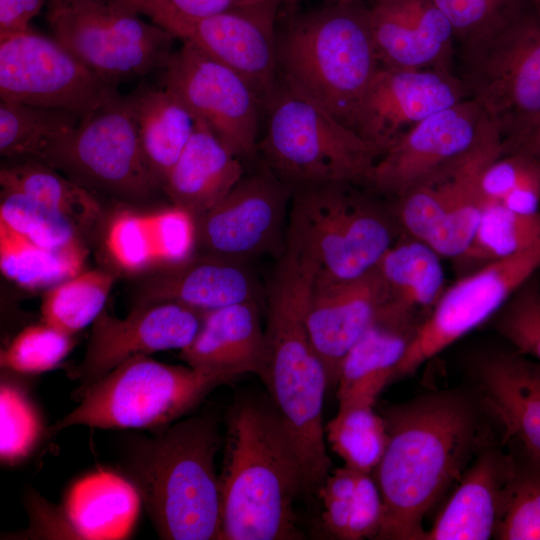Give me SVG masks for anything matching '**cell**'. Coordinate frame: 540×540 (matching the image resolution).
Segmentation results:
<instances>
[{
  "label": "cell",
  "instance_id": "obj_18",
  "mask_svg": "<svg viewBox=\"0 0 540 540\" xmlns=\"http://www.w3.org/2000/svg\"><path fill=\"white\" fill-rule=\"evenodd\" d=\"M293 187L267 166L242 178L195 219L197 250L247 262L281 246Z\"/></svg>",
  "mask_w": 540,
  "mask_h": 540
},
{
  "label": "cell",
  "instance_id": "obj_44",
  "mask_svg": "<svg viewBox=\"0 0 540 540\" xmlns=\"http://www.w3.org/2000/svg\"><path fill=\"white\" fill-rule=\"evenodd\" d=\"M492 321L515 350L540 362V281L536 275L518 288Z\"/></svg>",
  "mask_w": 540,
  "mask_h": 540
},
{
  "label": "cell",
  "instance_id": "obj_40",
  "mask_svg": "<svg viewBox=\"0 0 540 540\" xmlns=\"http://www.w3.org/2000/svg\"><path fill=\"white\" fill-rule=\"evenodd\" d=\"M486 202L518 213L540 211V161L524 152L501 154L485 167L480 181Z\"/></svg>",
  "mask_w": 540,
  "mask_h": 540
},
{
  "label": "cell",
  "instance_id": "obj_8",
  "mask_svg": "<svg viewBox=\"0 0 540 540\" xmlns=\"http://www.w3.org/2000/svg\"><path fill=\"white\" fill-rule=\"evenodd\" d=\"M462 46L468 97L498 129L502 154L517 151L540 125V18L526 7Z\"/></svg>",
  "mask_w": 540,
  "mask_h": 540
},
{
  "label": "cell",
  "instance_id": "obj_5",
  "mask_svg": "<svg viewBox=\"0 0 540 540\" xmlns=\"http://www.w3.org/2000/svg\"><path fill=\"white\" fill-rule=\"evenodd\" d=\"M221 436L211 417L167 427L136 451L133 471L161 538L220 539L222 496L215 457Z\"/></svg>",
  "mask_w": 540,
  "mask_h": 540
},
{
  "label": "cell",
  "instance_id": "obj_53",
  "mask_svg": "<svg viewBox=\"0 0 540 540\" xmlns=\"http://www.w3.org/2000/svg\"><path fill=\"white\" fill-rule=\"evenodd\" d=\"M331 2H347V3H365L367 1H371L373 3L378 2L380 0H330Z\"/></svg>",
  "mask_w": 540,
  "mask_h": 540
},
{
  "label": "cell",
  "instance_id": "obj_36",
  "mask_svg": "<svg viewBox=\"0 0 540 540\" xmlns=\"http://www.w3.org/2000/svg\"><path fill=\"white\" fill-rule=\"evenodd\" d=\"M540 240V211L514 212L495 202H486L473 239L457 258L459 275L488 262L522 251Z\"/></svg>",
  "mask_w": 540,
  "mask_h": 540
},
{
  "label": "cell",
  "instance_id": "obj_19",
  "mask_svg": "<svg viewBox=\"0 0 540 540\" xmlns=\"http://www.w3.org/2000/svg\"><path fill=\"white\" fill-rule=\"evenodd\" d=\"M467 98L463 81L447 68L380 65L357 110L354 131L382 154L411 127Z\"/></svg>",
  "mask_w": 540,
  "mask_h": 540
},
{
  "label": "cell",
  "instance_id": "obj_3",
  "mask_svg": "<svg viewBox=\"0 0 540 540\" xmlns=\"http://www.w3.org/2000/svg\"><path fill=\"white\" fill-rule=\"evenodd\" d=\"M222 540L303 539L294 502L306 493L297 446L270 403H236L227 419L223 468Z\"/></svg>",
  "mask_w": 540,
  "mask_h": 540
},
{
  "label": "cell",
  "instance_id": "obj_22",
  "mask_svg": "<svg viewBox=\"0 0 540 540\" xmlns=\"http://www.w3.org/2000/svg\"><path fill=\"white\" fill-rule=\"evenodd\" d=\"M257 280L246 262L196 250L186 260L147 275L136 286L133 307L172 302L200 311L255 301Z\"/></svg>",
  "mask_w": 540,
  "mask_h": 540
},
{
  "label": "cell",
  "instance_id": "obj_52",
  "mask_svg": "<svg viewBox=\"0 0 540 540\" xmlns=\"http://www.w3.org/2000/svg\"><path fill=\"white\" fill-rule=\"evenodd\" d=\"M531 10L540 18V0H529Z\"/></svg>",
  "mask_w": 540,
  "mask_h": 540
},
{
  "label": "cell",
  "instance_id": "obj_38",
  "mask_svg": "<svg viewBox=\"0 0 540 540\" xmlns=\"http://www.w3.org/2000/svg\"><path fill=\"white\" fill-rule=\"evenodd\" d=\"M325 437L344 465L372 474L380 463L388 435L382 415L374 405H339L325 425Z\"/></svg>",
  "mask_w": 540,
  "mask_h": 540
},
{
  "label": "cell",
  "instance_id": "obj_15",
  "mask_svg": "<svg viewBox=\"0 0 540 540\" xmlns=\"http://www.w3.org/2000/svg\"><path fill=\"white\" fill-rule=\"evenodd\" d=\"M163 84L234 155L241 160L259 156L263 105L237 72L182 42L164 68Z\"/></svg>",
  "mask_w": 540,
  "mask_h": 540
},
{
  "label": "cell",
  "instance_id": "obj_24",
  "mask_svg": "<svg viewBox=\"0 0 540 540\" xmlns=\"http://www.w3.org/2000/svg\"><path fill=\"white\" fill-rule=\"evenodd\" d=\"M370 22L381 65L449 69L455 34L436 0H380Z\"/></svg>",
  "mask_w": 540,
  "mask_h": 540
},
{
  "label": "cell",
  "instance_id": "obj_25",
  "mask_svg": "<svg viewBox=\"0 0 540 540\" xmlns=\"http://www.w3.org/2000/svg\"><path fill=\"white\" fill-rule=\"evenodd\" d=\"M473 376L484 410L515 439L540 455V362L513 350L479 355Z\"/></svg>",
  "mask_w": 540,
  "mask_h": 540
},
{
  "label": "cell",
  "instance_id": "obj_26",
  "mask_svg": "<svg viewBox=\"0 0 540 540\" xmlns=\"http://www.w3.org/2000/svg\"><path fill=\"white\" fill-rule=\"evenodd\" d=\"M179 357L188 366L227 382L246 373L259 375L265 359V336L258 302L205 311L199 331L180 350Z\"/></svg>",
  "mask_w": 540,
  "mask_h": 540
},
{
  "label": "cell",
  "instance_id": "obj_13",
  "mask_svg": "<svg viewBox=\"0 0 540 540\" xmlns=\"http://www.w3.org/2000/svg\"><path fill=\"white\" fill-rule=\"evenodd\" d=\"M118 93L54 37L31 28L0 38L1 100L55 109L78 119Z\"/></svg>",
  "mask_w": 540,
  "mask_h": 540
},
{
  "label": "cell",
  "instance_id": "obj_33",
  "mask_svg": "<svg viewBox=\"0 0 540 540\" xmlns=\"http://www.w3.org/2000/svg\"><path fill=\"white\" fill-rule=\"evenodd\" d=\"M3 191L30 196L66 216L82 233L102 218L98 200L86 188L38 160H18L0 170Z\"/></svg>",
  "mask_w": 540,
  "mask_h": 540
},
{
  "label": "cell",
  "instance_id": "obj_48",
  "mask_svg": "<svg viewBox=\"0 0 540 540\" xmlns=\"http://www.w3.org/2000/svg\"><path fill=\"white\" fill-rule=\"evenodd\" d=\"M135 10L154 7L190 17H204L227 12L264 7H281L284 0H121Z\"/></svg>",
  "mask_w": 540,
  "mask_h": 540
},
{
  "label": "cell",
  "instance_id": "obj_50",
  "mask_svg": "<svg viewBox=\"0 0 540 540\" xmlns=\"http://www.w3.org/2000/svg\"><path fill=\"white\" fill-rule=\"evenodd\" d=\"M515 152L527 153L540 161V125L530 134L521 147Z\"/></svg>",
  "mask_w": 540,
  "mask_h": 540
},
{
  "label": "cell",
  "instance_id": "obj_17",
  "mask_svg": "<svg viewBox=\"0 0 540 540\" xmlns=\"http://www.w3.org/2000/svg\"><path fill=\"white\" fill-rule=\"evenodd\" d=\"M485 123L486 117L470 98L429 116L378 157L365 188L391 200L405 195L470 151Z\"/></svg>",
  "mask_w": 540,
  "mask_h": 540
},
{
  "label": "cell",
  "instance_id": "obj_42",
  "mask_svg": "<svg viewBox=\"0 0 540 540\" xmlns=\"http://www.w3.org/2000/svg\"><path fill=\"white\" fill-rule=\"evenodd\" d=\"M42 434L40 416L27 393L12 381L0 386V458L14 465L36 447Z\"/></svg>",
  "mask_w": 540,
  "mask_h": 540
},
{
  "label": "cell",
  "instance_id": "obj_12",
  "mask_svg": "<svg viewBox=\"0 0 540 540\" xmlns=\"http://www.w3.org/2000/svg\"><path fill=\"white\" fill-rule=\"evenodd\" d=\"M503 152L497 128L487 119L473 148L428 182L394 201L404 234L455 261L470 245L485 207L481 176Z\"/></svg>",
  "mask_w": 540,
  "mask_h": 540
},
{
  "label": "cell",
  "instance_id": "obj_7",
  "mask_svg": "<svg viewBox=\"0 0 540 540\" xmlns=\"http://www.w3.org/2000/svg\"><path fill=\"white\" fill-rule=\"evenodd\" d=\"M262 163L296 186L346 182L365 188L381 151L323 107L279 80L264 107Z\"/></svg>",
  "mask_w": 540,
  "mask_h": 540
},
{
  "label": "cell",
  "instance_id": "obj_34",
  "mask_svg": "<svg viewBox=\"0 0 540 540\" xmlns=\"http://www.w3.org/2000/svg\"><path fill=\"white\" fill-rule=\"evenodd\" d=\"M88 250L83 241L51 249L37 245L0 222L3 275L29 289H48L82 271Z\"/></svg>",
  "mask_w": 540,
  "mask_h": 540
},
{
  "label": "cell",
  "instance_id": "obj_32",
  "mask_svg": "<svg viewBox=\"0 0 540 540\" xmlns=\"http://www.w3.org/2000/svg\"><path fill=\"white\" fill-rule=\"evenodd\" d=\"M137 118L146 162L162 190L194 132L197 119L164 87L137 89Z\"/></svg>",
  "mask_w": 540,
  "mask_h": 540
},
{
  "label": "cell",
  "instance_id": "obj_28",
  "mask_svg": "<svg viewBox=\"0 0 540 540\" xmlns=\"http://www.w3.org/2000/svg\"><path fill=\"white\" fill-rule=\"evenodd\" d=\"M244 174L242 160L197 119L194 132L162 190L172 205L196 219L219 203Z\"/></svg>",
  "mask_w": 540,
  "mask_h": 540
},
{
  "label": "cell",
  "instance_id": "obj_20",
  "mask_svg": "<svg viewBox=\"0 0 540 540\" xmlns=\"http://www.w3.org/2000/svg\"><path fill=\"white\" fill-rule=\"evenodd\" d=\"M203 314L172 302L133 307L123 319L104 309L92 323L86 353L77 370L82 390L132 357L182 350L199 331Z\"/></svg>",
  "mask_w": 540,
  "mask_h": 540
},
{
  "label": "cell",
  "instance_id": "obj_43",
  "mask_svg": "<svg viewBox=\"0 0 540 540\" xmlns=\"http://www.w3.org/2000/svg\"><path fill=\"white\" fill-rule=\"evenodd\" d=\"M73 347L72 336L43 322L19 332L1 351L2 368L17 373H40L58 366Z\"/></svg>",
  "mask_w": 540,
  "mask_h": 540
},
{
  "label": "cell",
  "instance_id": "obj_14",
  "mask_svg": "<svg viewBox=\"0 0 540 540\" xmlns=\"http://www.w3.org/2000/svg\"><path fill=\"white\" fill-rule=\"evenodd\" d=\"M540 268V240L513 255L488 262L446 287L419 327L393 381L492 319L518 288Z\"/></svg>",
  "mask_w": 540,
  "mask_h": 540
},
{
  "label": "cell",
  "instance_id": "obj_54",
  "mask_svg": "<svg viewBox=\"0 0 540 540\" xmlns=\"http://www.w3.org/2000/svg\"><path fill=\"white\" fill-rule=\"evenodd\" d=\"M73 1H78V0H48L47 3H48V6H55V5L69 3Z\"/></svg>",
  "mask_w": 540,
  "mask_h": 540
},
{
  "label": "cell",
  "instance_id": "obj_21",
  "mask_svg": "<svg viewBox=\"0 0 540 540\" xmlns=\"http://www.w3.org/2000/svg\"><path fill=\"white\" fill-rule=\"evenodd\" d=\"M386 302L376 268L344 281L316 274L305 319L312 345L325 367L329 388H336L346 355L376 321Z\"/></svg>",
  "mask_w": 540,
  "mask_h": 540
},
{
  "label": "cell",
  "instance_id": "obj_47",
  "mask_svg": "<svg viewBox=\"0 0 540 540\" xmlns=\"http://www.w3.org/2000/svg\"><path fill=\"white\" fill-rule=\"evenodd\" d=\"M146 217L160 267L182 262L197 250L196 221L186 210L172 205Z\"/></svg>",
  "mask_w": 540,
  "mask_h": 540
},
{
  "label": "cell",
  "instance_id": "obj_31",
  "mask_svg": "<svg viewBox=\"0 0 540 540\" xmlns=\"http://www.w3.org/2000/svg\"><path fill=\"white\" fill-rule=\"evenodd\" d=\"M317 495L321 523L339 540L376 539L383 520V500L374 477L343 466L330 472Z\"/></svg>",
  "mask_w": 540,
  "mask_h": 540
},
{
  "label": "cell",
  "instance_id": "obj_16",
  "mask_svg": "<svg viewBox=\"0 0 540 540\" xmlns=\"http://www.w3.org/2000/svg\"><path fill=\"white\" fill-rule=\"evenodd\" d=\"M280 7L190 17L154 7L137 9L176 39L189 42L241 75L263 110L279 85L276 21Z\"/></svg>",
  "mask_w": 540,
  "mask_h": 540
},
{
  "label": "cell",
  "instance_id": "obj_45",
  "mask_svg": "<svg viewBox=\"0 0 540 540\" xmlns=\"http://www.w3.org/2000/svg\"><path fill=\"white\" fill-rule=\"evenodd\" d=\"M105 244L123 271L140 273L157 265L146 214L131 210L116 213L107 226Z\"/></svg>",
  "mask_w": 540,
  "mask_h": 540
},
{
  "label": "cell",
  "instance_id": "obj_29",
  "mask_svg": "<svg viewBox=\"0 0 540 540\" xmlns=\"http://www.w3.org/2000/svg\"><path fill=\"white\" fill-rule=\"evenodd\" d=\"M142 496L137 486L107 470L89 473L76 481L64 501L68 535L77 539L119 540L132 533Z\"/></svg>",
  "mask_w": 540,
  "mask_h": 540
},
{
  "label": "cell",
  "instance_id": "obj_23",
  "mask_svg": "<svg viewBox=\"0 0 540 540\" xmlns=\"http://www.w3.org/2000/svg\"><path fill=\"white\" fill-rule=\"evenodd\" d=\"M509 449L486 443L464 471L423 540L495 538L513 476Z\"/></svg>",
  "mask_w": 540,
  "mask_h": 540
},
{
  "label": "cell",
  "instance_id": "obj_9",
  "mask_svg": "<svg viewBox=\"0 0 540 540\" xmlns=\"http://www.w3.org/2000/svg\"><path fill=\"white\" fill-rule=\"evenodd\" d=\"M224 383L228 382L218 375L137 355L86 387L81 402L54 430L73 425L160 427L189 412Z\"/></svg>",
  "mask_w": 540,
  "mask_h": 540
},
{
  "label": "cell",
  "instance_id": "obj_6",
  "mask_svg": "<svg viewBox=\"0 0 540 540\" xmlns=\"http://www.w3.org/2000/svg\"><path fill=\"white\" fill-rule=\"evenodd\" d=\"M358 187L328 182L293 188L285 238L314 260L319 276L359 278L402 235L391 205Z\"/></svg>",
  "mask_w": 540,
  "mask_h": 540
},
{
  "label": "cell",
  "instance_id": "obj_37",
  "mask_svg": "<svg viewBox=\"0 0 540 540\" xmlns=\"http://www.w3.org/2000/svg\"><path fill=\"white\" fill-rule=\"evenodd\" d=\"M114 281L111 272L94 269L46 289L41 302L43 322L72 336L104 310Z\"/></svg>",
  "mask_w": 540,
  "mask_h": 540
},
{
  "label": "cell",
  "instance_id": "obj_41",
  "mask_svg": "<svg viewBox=\"0 0 540 540\" xmlns=\"http://www.w3.org/2000/svg\"><path fill=\"white\" fill-rule=\"evenodd\" d=\"M0 222L46 248L60 249L82 241L81 232L66 216L19 192L1 190Z\"/></svg>",
  "mask_w": 540,
  "mask_h": 540
},
{
  "label": "cell",
  "instance_id": "obj_27",
  "mask_svg": "<svg viewBox=\"0 0 540 540\" xmlns=\"http://www.w3.org/2000/svg\"><path fill=\"white\" fill-rule=\"evenodd\" d=\"M422 320L382 311L346 355L336 386L339 405H374L393 381Z\"/></svg>",
  "mask_w": 540,
  "mask_h": 540
},
{
  "label": "cell",
  "instance_id": "obj_11",
  "mask_svg": "<svg viewBox=\"0 0 540 540\" xmlns=\"http://www.w3.org/2000/svg\"><path fill=\"white\" fill-rule=\"evenodd\" d=\"M121 0H78L48 6L53 37L108 83L164 69L175 37Z\"/></svg>",
  "mask_w": 540,
  "mask_h": 540
},
{
  "label": "cell",
  "instance_id": "obj_46",
  "mask_svg": "<svg viewBox=\"0 0 540 540\" xmlns=\"http://www.w3.org/2000/svg\"><path fill=\"white\" fill-rule=\"evenodd\" d=\"M461 44L498 27L526 8V0H436Z\"/></svg>",
  "mask_w": 540,
  "mask_h": 540
},
{
  "label": "cell",
  "instance_id": "obj_49",
  "mask_svg": "<svg viewBox=\"0 0 540 540\" xmlns=\"http://www.w3.org/2000/svg\"><path fill=\"white\" fill-rule=\"evenodd\" d=\"M48 0H0V38L25 31Z\"/></svg>",
  "mask_w": 540,
  "mask_h": 540
},
{
  "label": "cell",
  "instance_id": "obj_51",
  "mask_svg": "<svg viewBox=\"0 0 540 540\" xmlns=\"http://www.w3.org/2000/svg\"><path fill=\"white\" fill-rule=\"evenodd\" d=\"M301 1L302 0H284L283 6L288 13H292V11Z\"/></svg>",
  "mask_w": 540,
  "mask_h": 540
},
{
  "label": "cell",
  "instance_id": "obj_10",
  "mask_svg": "<svg viewBox=\"0 0 540 540\" xmlns=\"http://www.w3.org/2000/svg\"><path fill=\"white\" fill-rule=\"evenodd\" d=\"M91 191L140 202L157 190L138 127L137 90L119 92L80 120L43 162Z\"/></svg>",
  "mask_w": 540,
  "mask_h": 540
},
{
  "label": "cell",
  "instance_id": "obj_2",
  "mask_svg": "<svg viewBox=\"0 0 540 540\" xmlns=\"http://www.w3.org/2000/svg\"><path fill=\"white\" fill-rule=\"evenodd\" d=\"M316 274L312 259L284 248L267 291L265 359L258 375L297 446L306 494L317 493L331 470L323 422L329 382L305 319Z\"/></svg>",
  "mask_w": 540,
  "mask_h": 540
},
{
  "label": "cell",
  "instance_id": "obj_35",
  "mask_svg": "<svg viewBox=\"0 0 540 540\" xmlns=\"http://www.w3.org/2000/svg\"><path fill=\"white\" fill-rule=\"evenodd\" d=\"M80 119L55 109L0 101V154L10 160L44 162Z\"/></svg>",
  "mask_w": 540,
  "mask_h": 540
},
{
  "label": "cell",
  "instance_id": "obj_1",
  "mask_svg": "<svg viewBox=\"0 0 540 540\" xmlns=\"http://www.w3.org/2000/svg\"><path fill=\"white\" fill-rule=\"evenodd\" d=\"M479 399L428 392L384 407V455L375 469L383 500L378 540H423L429 511L455 485L487 443Z\"/></svg>",
  "mask_w": 540,
  "mask_h": 540
},
{
  "label": "cell",
  "instance_id": "obj_4",
  "mask_svg": "<svg viewBox=\"0 0 540 540\" xmlns=\"http://www.w3.org/2000/svg\"><path fill=\"white\" fill-rule=\"evenodd\" d=\"M279 80L354 130L362 98L381 65L365 3L332 2L292 16L277 33Z\"/></svg>",
  "mask_w": 540,
  "mask_h": 540
},
{
  "label": "cell",
  "instance_id": "obj_30",
  "mask_svg": "<svg viewBox=\"0 0 540 540\" xmlns=\"http://www.w3.org/2000/svg\"><path fill=\"white\" fill-rule=\"evenodd\" d=\"M441 258L428 244L402 234L376 267L387 297L384 310L424 321L447 287Z\"/></svg>",
  "mask_w": 540,
  "mask_h": 540
},
{
  "label": "cell",
  "instance_id": "obj_39",
  "mask_svg": "<svg viewBox=\"0 0 540 540\" xmlns=\"http://www.w3.org/2000/svg\"><path fill=\"white\" fill-rule=\"evenodd\" d=\"M514 469L495 539L540 540V455L515 439L504 441Z\"/></svg>",
  "mask_w": 540,
  "mask_h": 540
}]
</instances>
